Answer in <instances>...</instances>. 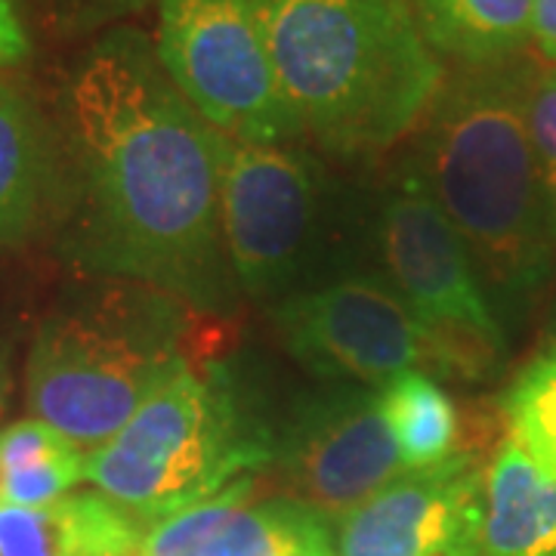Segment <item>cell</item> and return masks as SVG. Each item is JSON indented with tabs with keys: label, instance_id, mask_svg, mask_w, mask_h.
<instances>
[{
	"label": "cell",
	"instance_id": "obj_1",
	"mask_svg": "<svg viewBox=\"0 0 556 556\" xmlns=\"http://www.w3.org/2000/svg\"><path fill=\"white\" fill-rule=\"evenodd\" d=\"M65 251L105 278L219 313L236 276L219 226L223 134L161 68L155 40L109 28L60 97Z\"/></svg>",
	"mask_w": 556,
	"mask_h": 556
},
{
	"label": "cell",
	"instance_id": "obj_2",
	"mask_svg": "<svg viewBox=\"0 0 556 556\" xmlns=\"http://www.w3.org/2000/svg\"><path fill=\"white\" fill-rule=\"evenodd\" d=\"M535 68L526 53L495 65H457L408 155L504 318L526 313L554 260L556 239L526 124Z\"/></svg>",
	"mask_w": 556,
	"mask_h": 556
},
{
	"label": "cell",
	"instance_id": "obj_3",
	"mask_svg": "<svg viewBox=\"0 0 556 556\" xmlns=\"http://www.w3.org/2000/svg\"><path fill=\"white\" fill-rule=\"evenodd\" d=\"M266 16L300 134L338 155L396 146L445 84V65L402 0H266Z\"/></svg>",
	"mask_w": 556,
	"mask_h": 556
},
{
	"label": "cell",
	"instance_id": "obj_4",
	"mask_svg": "<svg viewBox=\"0 0 556 556\" xmlns=\"http://www.w3.org/2000/svg\"><path fill=\"white\" fill-rule=\"evenodd\" d=\"M276 442L226 365L189 362L87 455L84 479L152 526L273 467Z\"/></svg>",
	"mask_w": 556,
	"mask_h": 556
},
{
	"label": "cell",
	"instance_id": "obj_5",
	"mask_svg": "<svg viewBox=\"0 0 556 556\" xmlns=\"http://www.w3.org/2000/svg\"><path fill=\"white\" fill-rule=\"evenodd\" d=\"M192 358L179 300L121 281L100 303L47 318L25 362L31 417L80 448H100Z\"/></svg>",
	"mask_w": 556,
	"mask_h": 556
},
{
	"label": "cell",
	"instance_id": "obj_6",
	"mask_svg": "<svg viewBox=\"0 0 556 556\" xmlns=\"http://www.w3.org/2000/svg\"><path fill=\"white\" fill-rule=\"evenodd\" d=\"M155 53L167 78L217 134L294 142L266 0H159Z\"/></svg>",
	"mask_w": 556,
	"mask_h": 556
},
{
	"label": "cell",
	"instance_id": "obj_7",
	"mask_svg": "<svg viewBox=\"0 0 556 556\" xmlns=\"http://www.w3.org/2000/svg\"><path fill=\"white\" fill-rule=\"evenodd\" d=\"M390 285L437 343L439 371L482 378L507 353L504 325L477 266L412 161L399 164L378 217Z\"/></svg>",
	"mask_w": 556,
	"mask_h": 556
},
{
	"label": "cell",
	"instance_id": "obj_8",
	"mask_svg": "<svg viewBox=\"0 0 556 556\" xmlns=\"http://www.w3.org/2000/svg\"><path fill=\"white\" fill-rule=\"evenodd\" d=\"M328 186L321 167L288 142L223 137L219 226L244 294L285 300L318 266Z\"/></svg>",
	"mask_w": 556,
	"mask_h": 556
},
{
	"label": "cell",
	"instance_id": "obj_9",
	"mask_svg": "<svg viewBox=\"0 0 556 556\" xmlns=\"http://www.w3.org/2000/svg\"><path fill=\"white\" fill-rule=\"evenodd\" d=\"M273 321L288 353L318 378L383 390L405 371H439L437 343L378 278H338L278 300Z\"/></svg>",
	"mask_w": 556,
	"mask_h": 556
},
{
	"label": "cell",
	"instance_id": "obj_10",
	"mask_svg": "<svg viewBox=\"0 0 556 556\" xmlns=\"http://www.w3.org/2000/svg\"><path fill=\"white\" fill-rule=\"evenodd\" d=\"M278 479L291 501L340 519L405 473L380 390L343 383L300 399L278 430Z\"/></svg>",
	"mask_w": 556,
	"mask_h": 556
},
{
	"label": "cell",
	"instance_id": "obj_11",
	"mask_svg": "<svg viewBox=\"0 0 556 556\" xmlns=\"http://www.w3.org/2000/svg\"><path fill=\"white\" fill-rule=\"evenodd\" d=\"M485 470L467 452L405 470L334 519L338 556H479Z\"/></svg>",
	"mask_w": 556,
	"mask_h": 556
},
{
	"label": "cell",
	"instance_id": "obj_12",
	"mask_svg": "<svg viewBox=\"0 0 556 556\" xmlns=\"http://www.w3.org/2000/svg\"><path fill=\"white\" fill-rule=\"evenodd\" d=\"M137 556H338L334 529L291 497H254L251 477L146 526Z\"/></svg>",
	"mask_w": 556,
	"mask_h": 556
},
{
	"label": "cell",
	"instance_id": "obj_13",
	"mask_svg": "<svg viewBox=\"0 0 556 556\" xmlns=\"http://www.w3.org/2000/svg\"><path fill=\"white\" fill-rule=\"evenodd\" d=\"M62 186L60 134L16 80L0 78V248L28 239Z\"/></svg>",
	"mask_w": 556,
	"mask_h": 556
},
{
	"label": "cell",
	"instance_id": "obj_14",
	"mask_svg": "<svg viewBox=\"0 0 556 556\" xmlns=\"http://www.w3.org/2000/svg\"><path fill=\"white\" fill-rule=\"evenodd\" d=\"M146 526L102 492L0 504V556H137Z\"/></svg>",
	"mask_w": 556,
	"mask_h": 556
},
{
	"label": "cell",
	"instance_id": "obj_15",
	"mask_svg": "<svg viewBox=\"0 0 556 556\" xmlns=\"http://www.w3.org/2000/svg\"><path fill=\"white\" fill-rule=\"evenodd\" d=\"M479 556H556V477L510 437L485 470Z\"/></svg>",
	"mask_w": 556,
	"mask_h": 556
},
{
	"label": "cell",
	"instance_id": "obj_16",
	"mask_svg": "<svg viewBox=\"0 0 556 556\" xmlns=\"http://www.w3.org/2000/svg\"><path fill=\"white\" fill-rule=\"evenodd\" d=\"M535 0H415V20L439 60L495 65L532 43Z\"/></svg>",
	"mask_w": 556,
	"mask_h": 556
},
{
	"label": "cell",
	"instance_id": "obj_17",
	"mask_svg": "<svg viewBox=\"0 0 556 556\" xmlns=\"http://www.w3.org/2000/svg\"><path fill=\"white\" fill-rule=\"evenodd\" d=\"M383 415L405 470H424L455 455L457 408L427 371H405L380 390Z\"/></svg>",
	"mask_w": 556,
	"mask_h": 556
},
{
	"label": "cell",
	"instance_id": "obj_18",
	"mask_svg": "<svg viewBox=\"0 0 556 556\" xmlns=\"http://www.w3.org/2000/svg\"><path fill=\"white\" fill-rule=\"evenodd\" d=\"M510 439L556 477V350L529 362L501 399Z\"/></svg>",
	"mask_w": 556,
	"mask_h": 556
},
{
	"label": "cell",
	"instance_id": "obj_19",
	"mask_svg": "<svg viewBox=\"0 0 556 556\" xmlns=\"http://www.w3.org/2000/svg\"><path fill=\"white\" fill-rule=\"evenodd\" d=\"M526 124L535 155L538 179L556 239V65H538L526 97Z\"/></svg>",
	"mask_w": 556,
	"mask_h": 556
},
{
	"label": "cell",
	"instance_id": "obj_20",
	"mask_svg": "<svg viewBox=\"0 0 556 556\" xmlns=\"http://www.w3.org/2000/svg\"><path fill=\"white\" fill-rule=\"evenodd\" d=\"M84 460L87 455L75 448V452L0 473V504L43 507V504L72 495V489L84 479Z\"/></svg>",
	"mask_w": 556,
	"mask_h": 556
},
{
	"label": "cell",
	"instance_id": "obj_21",
	"mask_svg": "<svg viewBox=\"0 0 556 556\" xmlns=\"http://www.w3.org/2000/svg\"><path fill=\"white\" fill-rule=\"evenodd\" d=\"M152 0H31L40 20L62 35H84L97 28H118L121 22L146 10Z\"/></svg>",
	"mask_w": 556,
	"mask_h": 556
},
{
	"label": "cell",
	"instance_id": "obj_22",
	"mask_svg": "<svg viewBox=\"0 0 556 556\" xmlns=\"http://www.w3.org/2000/svg\"><path fill=\"white\" fill-rule=\"evenodd\" d=\"M75 445L68 437H62L60 430H53L50 424H43L38 417H25L10 427L0 430V473L16 470V467H28L47 457L65 455L75 452Z\"/></svg>",
	"mask_w": 556,
	"mask_h": 556
},
{
	"label": "cell",
	"instance_id": "obj_23",
	"mask_svg": "<svg viewBox=\"0 0 556 556\" xmlns=\"http://www.w3.org/2000/svg\"><path fill=\"white\" fill-rule=\"evenodd\" d=\"M28 53H31V40L16 0H0V72L22 65Z\"/></svg>",
	"mask_w": 556,
	"mask_h": 556
},
{
	"label": "cell",
	"instance_id": "obj_24",
	"mask_svg": "<svg viewBox=\"0 0 556 556\" xmlns=\"http://www.w3.org/2000/svg\"><path fill=\"white\" fill-rule=\"evenodd\" d=\"M532 47L547 65H556V0H535Z\"/></svg>",
	"mask_w": 556,
	"mask_h": 556
},
{
	"label": "cell",
	"instance_id": "obj_25",
	"mask_svg": "<svg viewBox=\"0 0 556 556\" xmlns=\"http://www.w3.org/2000/svg\"><path fill=\"white\" fill-rule=\"evenodd\" d=\"M3 396H7V380H3V371H0V408H3Z\"/></svg>",
	"mask_w": 556,
	"mask_h": 556
}]
</instances>
